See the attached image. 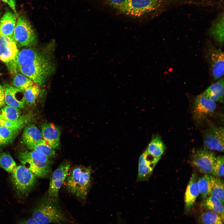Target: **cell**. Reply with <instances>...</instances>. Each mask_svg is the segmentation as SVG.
<instances>
[{
    "instance_id": "cell-1",
    "label": "cell",
    "mask_w": 224,
    "mask_h": 224,
    "mask_svg": "<svg viewBox=\"0 0 224 224\" xmlns=\"http://www.w3.org/2000/svg\"><path fill=\"white\" fill-rule=\"evenodd\" d=\"M55 65L52 55L48 49L40 50L25 48L19 51L17 58L18 72L39 86L54 72Z\"/></svg>"
},
{
    "instance_id": "cell-2",
    "label": "cell",
    "mask_w": 224,
    "mask_h": 224,
    "mask_svg": "<svg viewBox=\"0 0 224 224\" xmlns=\"http://www.w3.org/2000/svg\"><path fill=\"white\" fill-rule=\"evenodd\" d=\"M178 2V0H126L116 10L124 15L140 18L160 12Z\"/></svg>"
},
{
    "instance_id": "cell-3",
    "label": "cell",
    "mask_w": 224,
    "mask_h": 224,
    "mask_svg": "<svg viewBox=\"0 0 224 224\" xmlns=\"http://www.w3.org/2000/svg\"><path fill=\"white\" fill-rule=\"evenodd\" d=\"M32 218L40 224H65L67 222L56 198L48 196L42 199L34 209Z\"/></svg>"
},
{
    "instance_id": "cell-4",
    "label": "cell",
    "mask_w": 224,
    "mask_h": 224,
    "mask_svg": "<svg viewBox=\"0 0 224 224\" xmlns=\"http://www.w3.org/2000/svg\"><path fill=\"white\" fill-rule=\"evenodd\" d=\"M17 157L23 166L35 176L45 178L51 173L49 158L35 150L20 152Z\"/></svg>"
},
{
    "instance_id": "cell-5",
    "label": "cell",
    "mask_w": 224,
    "mask_h": 224,
    "mask_svg": "<svg viewBox=\"0 0 224 224\" xmlns=\"http://www.w3.org/2000/svg\"><path fill=\"white\" fill-rule=\"evenodd\" d=\"M204 58L209 67L210 72L214 80L223 77L224 70V52L217 48L210 40H207L203 47Z\"/></svg>"
},
{
    "instance_id": "cell-6",
    "label": "cell",
    "mask_w": 224,
    "mask_h": 224,
    "mask_svg": "<svg viewBox=\"0 0 224 224\" xmlns=\"http://www.w3.org/2000/svg\"><path fill=\"white\" fill-rule=\"evenodd\" d=\"M12 37L17 45L21 47H31L37 42V36L34 30L22 15L18 16Z\"/></svg>"
},
{
    "instance_id": "cell-7",
    "label": "cell",
    "mask_w": 224,
    "mask_h": 224,
    "mask_svg": "<svg viewBox=\"0 0 224 224\" xmlns=\"http://www.w3.org/2000/svg\"><path fill=\"white\" fill-rule=\"evenodd\" d=\"M19 51L12 37L0 36V60L5 63L10 73L13 76L18 71L17 58Z\"/></svg>"
},
{
    "instance_id": "cell-8",
    "label": "cell",
    "mask_w": 224,
    "mask_h": 224,
    "mask_svg": "<svg viewBox=\"0 0 224 224\" xmlns=\"http://www.w3.org/2000/svg\"><path fill=\"white\" fill-rule=\"evenodd\" d=\"M12 173V182L16 189L20 194H25L27 193L35 183V176L23 166H17Z\"/></svg>"
},
{
    "instance_id": "cell-9",
    "label": "cell",
    "mask_w": 224,
    "mask_h": 224,
    "mask_svg": "<svg viewBox=\"0 0 224 224\" xmlns=\"http://www.w3.org/2000/svg\"><path fill=\"white\" fill-rule=\"evenodd\" d=\"M216 158L213 152L204 147L194 152L191 163L201 173L210 175L212 174Z\"/></svg>"
},
{
    "instance_id": "cell-10",
    "label": "cell",
    "mask_w": 224,
    "mask_h": 224,
    "mask_svg": "<svg viewBox=\"0 0 224 224\" xmlns=\"http://www.w3.org/2000/svg\"><path fill=\"white\" fill-rule=\"evenodd\" d=\"M224 128L211 125L204 130L203 138L204 147L210 151L224 150Z\"/></svg>"
},
{
    "instance_id": "cell-11",
    "label": "cell",
    "mask_w": 224,
    "mask_h": 224,
    "mask_svg": "<svg viewBox=\"0 0 224 224\" xmlns=\"http://www.w3.org/2000/svg\"><path fill=\"white\" fill-rule=\"evenodd\" d=\"M216 108L215 102L201 94L194 99L193 109L194 120L198 124L202 123L207 117L213 113Z\"/></svg>"
},
{
    "instance_id": "cell-12",
    "label": "cell",
    "mask_w": 224,
    "mask_h": 224,
    "mask_svg": "<svg viewBox=\"0 0 224 224\" xmlns=\"http://www.w3.org/2000/svg\"><path fill=\"white\" fill-rule=\"evenodd\" d=\"M70 166L69 162L64 161L54 171L50 181L48 196L57 198L59 190L65 181Z\"/></svg>"
},
{
    "instance_id": "cell-13",
    "label": "cell",
    "mask_w": 224,
    "mask_h": 224,
    "mask_svg": "<svg viewBox=\"0 0 224 224\" xmlns=\"http://www.w3.org/2000/svg\"><path fill=\"white\" fill-rule=\"evenodd\" d=\"M158 162L145 151L139 158L137 181L148 180Z\"/></svg>"
},
{
    "instance_id": "cell-14",
    "label": "cell",
    "mask_w": 224,
    "mask_h": 224,
    "mask_svg": "<svg viewBox=\"0 0 224 224\" xmlns=\"http://www.w3.org/2000/svg\"><path fill=\"white\" fill-rule=\"evenodd\" d=\"M41 132L43 139L50 147L59 148L61 131L58 127L52 123H44L41 125Z\"/></svg>"
},
{
    "instance_id": "cell-15",
    "label": "cell",
    "mask_w": 224,
    "mask_h": 224,
    "mask_svg": "<svg viewBox=\"0 0 224 224\" xmlns=\"http://www.w3.org/2000/svg\"><path fill=\"white\" fill-rule=\"evenodd\" d=\"M3 87L5 104L19 109L23 108L25 103L24 91L11 85L7 84Z\"/></svg>"
},
{
    "instance_id": "cell-16",
    "label": "cell",
    "mask_w": 224,
    "mask_h": 224,
    "mask_svg": "<svg viewBox=\"0 0 224 224\" xmlns=\"http://www.w3.org/2000/svg\"><path fill=\"white\" fill-rule=\"evenodd\" d=\"M224 23V13L220 12L213 21L208 31L209 36L220 47L223 44Z\"/></svg>"
},
{
    "instance_id": "cell-17",
    "label": "cell",
    "mask_w": 224,
    "mask_h": 224,
    "mask_svg": "<svg viewBox=\"0 0 224 224\" xmlns=\"http://www.w3.org/2000/svg\"><path fill=\"white\" fill-rule=\"evenodd\" d=\"M198 179L196 173L194 172L187 185L184 194L185 210L189 212L194 205L199 194Z\"/></svg>"
},
{
    "instance_id": "cell-18",
    "label": "cell",
    "mask_w": 224,
    "mask_h": 224,
    "mask_svg": "<svg viewBox=\"0 0 224 224\" xmlns=\"http://www.w3.org/2000/svg\"><path fill=\"white\" fill-rule=\"evenodd\" d=\"M16 13L7 10L0 20V36L12 37L18 17Z\"/></svg>"
},
{
    "instance_id": "cell-19",
    "label": "cell",
    "mask_w": 224,
    "mask_h": 224,
    "mask_svg": "<svg viewBox=\"0 0 224 224\" xmlns=\"http://www.w3.org/2000/svg\"><path fill=\"white\" fill-rule=\"evenodd\" d=\"M223 77L209 86L201 94L206 98L214 101L223 103L224 102Z\"/></svg>"
},
{
    "instance_id": "cell-20",
    "label": "cell",
    "mask_w": 224,
    "mask_h": 224,
    "mask_svg": "<svg viewBox=\"0 0 224 224\" xmlns=\"http://www.w3.org/2000/svg\"><path fill=\"white\" fill-rule=\"evenodd\" d=\"M43 139L41 131L34 124L26 125L24 128L22 136L23 143L27 147L36 143Z\"/></svg>"
},
{
    "instance_id": "cell-21",
    "label": "cell",
    "mask_w": 224,
    "mask_h": 224,
    "mask_svg": "<svg viewBox=\"0 0 224 224\" xmlns=\"http://www.w3.org/2000/svg\"><path fill=\"white\" fill-rule=\"evenodd\" d=\"M166 146L161 137L156 134L153 137L145 151L157 161L164 153Z\"/></svg>"
},
{
    "instance_id": "cell-22",
    "label": "cell",
    "mask_w": 224,
    "mask_h": 224,
    "mask_svg": "<svg viewBox=\"0 0 224 224\" xmlns=\"http://www.w3.org/2000/svg\"><path fill=\"white\" fill-rule=\"evenodd\" d=\"M91 173L90 167H82L78 187L75 194L77 197L81 199H85L87 196L90 185Z\"/></svg>"
},
{
    "instance_id": "cell-23",
    "label": "cell",
    "mask_w": 224,
    "mask_h": 224,
    "mask_svg": "<svg viewBox=\"0 0 224 224\" xmlns=\"http://www.w3.org/2000/svg\"><path fill=\"white\" fill-rule=\"evenodd\" d=\"M82 167L79 166L69 169L64 182L70 191L75 194L79 184Z\"/></svg>"
},
{
    "instance_id": "cell-24",
    "label": "cell",
    "mask_w": 224,
    "mask_h": 224,
    "mask_svg": "<svg viewBox=\"0 0 224 224\" xmlns=\"http://www.w3.org/2000/svg\"><path fill=\"white\" fill-rule=\"evenodd\" d=\"M215 179L214 176L208 174H205L198 179L199 194L203 199L210 195Z\"/></svg>"
},
{
    "instance_id": "cell-25",
    "label": "cell",
    "mask_w": 224,
    "mask_h": 224,
    "mask_svg": "<svg viewBox=\"0 0 224 224\" xmlns=\"http://www.w3.org/2000/svg\"><path fill=\"white\" fill-rule=\"evenodd\" d=\"M203 204L207 210L214 212L223 217V204L216 197L209 195L204 199Z\"/></svg>"
},
{
    "instance_id": "cell-26",
    "label": "cell",
    "mask_w": 224,
    "mask_h": 224,
    "mask_svg": "<svg viewBox=\"0 0 224 224\" xmlns=\"http://www.w3.org/2000/svg\"><path fill=\"white\" fill-rule=\"evenodd\" d=\"M20 114L19 108L8 105L4 106L0 110V117L4 121H16L21 117Z\"/></svg>"
},
{
    "instance_id": "cell-27",
    "label": "cell",
    "mask_w": 224,
    "mask_h": 224,
    "mask_svg": "<svg viewBox=\"0 0 224 224\" xmlns=\"http://www.w3.org/2000/svg\"><path fill=\"white\" fill-rule=\"evenodd\" d=\"M19 131L0 125V146L7 144L12 142L17 135Z\"/></svg>"
},
{
    "instance_id": "cell-28",
    "label": "cell",
    "mask_w": 224,
    "mask_h": 224,
    "mask_svg": "<svg viewBox=\"0 0 224 224\" xmlns=\"http://www.w3.org/2000/svg\"><path fill=\"white\" fill-rule=\"evenodd\" d=\"M199 220L201 224H223V217L219 214L210 210L203 212Z\"/></svg>"
},
{
    "instance_id": "cell-29",
    "label": "cell",
    "mask_w": 224,
    "mask_h": 224,
    "mask_svg": "<svg viewBox=\"0 0 224 224\" xmlns=\"http://www.w3.org/2000/svg\"><path fill=\"white\" fill-rule=\"evenodd\" d=\"M29 149L35 150L49 158L54 157L55 152L42 139L39 142L28 147Z\"/></svg>"
},
{
    "instance_id": "cell-30",
    "label": "cell",
    "mask_w": 224,
    "mask_h": 224,
    "mask_svg": "<svg viewBox=\"0 0 224 224\" xmlns=\"http://www.w3.org/2000/svg\"><path fill=\"white\" fill-rule=\"evenodd\" d=\"M34 84L28 77L18 72L14 75L12 83V86L23 91Z\"/></svg>"
},
{
    "instance_id": "cell-31",
    "label": "cell",
    "mask_w": 224,
    "mask_h": 224,
    "mask_svg": "<svg viewBox=\"0 0 224 224\" xmlns=\"http://www.w3.org/2000/svg\"><path fill=\"white\" fill-rule=\"evenodd\" d=\"M16 166L15 161L10 154L6 152H0V167L12 173Z\"/></svg>"
},
{
    "instance_id": "cell-32",
    "label": "cell",
    "mask_w": 224,
    "mask_h": 224,
    "mask_svg": "<svg viewBox=\"0 0 224 224\" xmlns=\"http://www.w3.org/2000/svg\"><path fill=\"white\" fill-rule=\"evenodd\" d=\"M40 93V89L37 85L34 84L24 91L25 102L31 105L34 104Z\"/></svg>"
},
{
    "instance_id": "cell-33",
    "label": "cell",
    "mask_w": 224,
    "mask_h": 224,
    "mask_svg": "<svg viewBox=\"0 0 224 224\" xmlns=\"http://www.w3.org/2000/svg\"><path fill=\"white\" fill-rule=\"evenodd\" d=\"M224 182L223 180L219 177L216 178L214 185L210 195L218 199L224 204Z\"/></svg>"
},
{
    "instance_id": "cell-34",
    "label": "cell",
    "mask_w": 224,
    "mask_h": 224,
    "mask_svg": "<svg viewBox=\"0 0 224 224\" xmlns=\"http://www.w3.org/2000/svg\"><path fill=\"white\" fill-rule=\"evenodd\" d=\"M224 156L219 155L216 157L212 174L217 177L224 176Z\"/></svg>"
},
{
    "instance_id": "cell-35",
    "label": "cell",
    "mask_w": 224,
    "mask_h": 224,
    "mask_svg": "<svg viewBox=\"0 0 224 224\" xmlns=\"http://www.w3.org/2000/svg\"><path fill=\"white\" fill-rule=\"evenodd\" d=\"M28 120V119L21 117L16 121L9 122L3 120L1 125L6 126L9 128L20 130L24 126Z\"/></svg>"
},
{
    "instance_id": "cell-36",
    "label": "cell",
    "mask_w": 224,
    "mask_h": 224,
    "mask_svg": "<svg viewBox=\"0 0 224 224\" xmlns=\"http://www.w3.org/2000/svg\"><path fill=\"white\" fill-rule=\"evenodd\" d=\"M105 1L110 6L116 10L122 5L126 0H105Z\"/></svg>"
},
{
    "instance_id": "cell-37",
    "label": "cell",
    "mask_w": 224,
    "mask_h": 224,
    "mask_svg": "<svg viewBox=\"0 0 224 224\" xmlns=\"http://www.w3.org/2000/svg\"><path fill=\"white\" fill-rule=\"evenodd\" d=\"M4 90L3 86L0 84V109L5 105Z\"/></svg>"
},
{
    "instance_id": "cell-38",
    "label": "cell",
    "mask_w": 224,
    "mask_h": 224,
    "mask_svg": "<svg viewBox=\"0 0 224 224\" xmlns=\"http://www.w3.org/2000/svg\"><path fill=\"white\" fill-rule=\"evenodd\" d=\"M8 5L12 10L16 12V3L15 0H0Z\"/></svg>"
},
{
    "instance_id": "cell-39",
    "label": "cell",
    "mask_w": 224,
    "mask_h": 224,
    "mask_svg": "<svg viewBox=\"0 0 224 224\" xmlns=\"http://www.w3.org/2000/svg\"><path fill=\"white\" fill-rule=\"evenodd\" d=\"M18 224H40L33 218H31L23 220L20 222Z\"/></svg>"
},
{
    "instance_id": "cell-40",
    "label": "cell",
    "mask_w": 224,
    "mask_h": 224,
    "mask_svg": "<svg viewBox=\"0 0 224 224\" xmlns=\"http://www.w3.org/2000/svg\"><path fill=\"white\" fill-rule=\"evenodd\" d=\"M2 121H3V120L2 119H1V118L0 117V125H1Z\"/></svg>"
}]
</instances>
